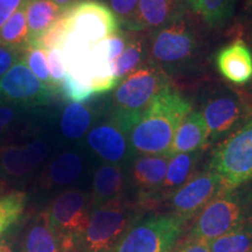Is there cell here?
Instances as JSON below:
<instances>
[{
    "mask_svg": "<svg viewBox=\"0 0 252 252\" xmlns=\"http://www.w3.org/2000/svg\"><path fill=\"white\" fill-rule=\"evenodd\" d=\"M250 108L243 97L232 91L220 94L208 99L201 112L209 137L220 138L229 133L247 119Z\"/></svg>",
    "mask_w": 252,
    "mask_h": 252,
    "instance_id": "7c38bea8",
    "label": "cell"
},
{
    "mask_svg": "<svg viewBox=\"0 0 252 252\" xmlns=\"http://www.w3.org/2000/svg\"><path fill=\"white\" fill-rule=\"evenodd\" d=\"M30 43L24 6L18 9L0 28V46L23 53Z\"/></svg>",
    "mask_w": 252,
    "mask_h": 252,
    "instance_id": "cb8c5ba5",
    "label": "cell"
},
{
    "mask_svg": "<svg viewBox=\"0 0 252 252\" xmlns=\"http://www.w3.org/2000/svg\"><path fill=\"white\" fill-rule=\"evenodd\" d=\"M84 163L76 152L60 153L50 161L40 178V186L45 189L64 187L77 181L83 173Z\"/></svg>",
    "mask_w": 252,
    "mask_h": 252,
    "instance_id": "ffe728a7",
    "label": "cell"
},
{
    "mask_svg": "<svg viewBox=\"0 0 252 252\" xmlns=\"http://www.w3.org/2000/svg\"><path fill=\"white\" fill-rule=\"evenodd\" d=\"M0 252H17L14 249L13 243L8 242L7 239L0 241Z\"/></svg>",
    "mask_w": 252,
    "mask_h": 252,
    "instance_id": "f35d334b",
    "label": "cell"
},
{
    "mask_svg": "<svg viewBox=\"0 0 252 252\" xmlns=\"http://www.w3.org/2000/svg\"><path fill=\"white\" fill-rule=\"evenodd\" d=\"M145 53V42L140 37H131L128 39L127 45L123 53L115 60L112 63V72L115 80L119 82L123 81V78L137 70L140 65L141 60H143Z\"/></svg>",
    "mask_w": 252,
    "mask_h": 252,
    "instance_id": "4316f807",
    "label": "cell"
},
{
    "mask_svg": "<svg viewBox=\"0 0 252 252\" xmlns=\"http://www.w3.org/2000/svg\"><path fill=\"white\" fill-rule=\"evenodd\" d=\"M189 112V99L172 87L166 88L154 97L130 131L131 147L143 156H168L176 128Z\"/></svg>",
    "mask_w": 252,
    "mask_h": 252,
    "instance_id": "6da1fadb",
    "label": "cell"
},
{
    "mask_svg": "<svg viewBox=\"0 0 252 252\" xmlns=\"http://www.w3.org/2000/svg\"><path fill=\"white\" fill-rule=\"evenodd\" d=\"M58 94L55 88L41 82L23 59L0 78V105L2 106L35 108L48 105Z\"/></svg>",
    "mask_w": 252,
    "mask_h": 252,
    "instance_id": "9c48e42d",
    "label": "cell"
},
{
    "mask_svg": "<svg viewBox=\"0 0 252 252\" xmlns=\"http://www.w3.org/2000/svg\"><path fill=\"white\" fill-rule=\"evenodd\" d=\"M93 113L82 103H70L62 113L61 131L68 139H80L90 127Z\"/></svg>",
    "mask_w": 252,
    "mask_h": 252,
    "instance_id": "484cf974",
    "label": "cell"
},
{
    "mask_svg": "<svg viewBox=\"0 0 252 252\" xmlns=\"http://www.w3.org/2000/svg\"><path fill=\"white\" fill-rule=\"evenodd\" d=\"M59 94H61L63 98L71 103L87 102V100H89L94 96L93 91L78 84L74 78L69 76L68 72L64 81L62 82L61 86L59 88Z\"/></svg>",
    "mask_w": 252,
    "mask_h": 252,
    "instance_id": "d6a6232c",
    "label": "cell"
},
{
    "mask_svg": "<svg viewBox=\"0 0 252 252\" xmlns=\"http://www.w3.org/2000/svg\"><path fill=\"white\" fill-rule=\"evenodd\" d=\"M184 223L172 215L139 219L111 252H172Z\"/></svg>",
    "mask_w": 252,
    "mask_h": 252,
    "instance_id": "52a82bcc",
    "label": "cell"
},
{
    "mask_svg": "<svg viewBox=\"0 0 252 252\" xmlns=\"http://www.w3.org/2000/svg\"><path fill=\"white\" fill-rule=\"evenodd\" d=\"M49 147L43 140L36 139L26 145L0 146V176L12 180L27 178L48 156Z\"/></svg>",
    "mask_w": 252,
    "mask_h": 252,
    "instance_id": "4fadbf2b",
    "label": "cell"
},
{
    "mask_svg": "<svg viewBox=\"0 0 252 252\" xmlns=\"http://www.w3.org/2000/svg\"><path fill=\"white\" fill-rule=\"evenodd\" d=\"M249 208L241 194L234 189L222 191L201 210L188 238L209 243L245 223L252 222Z\"/></svg>",
    "mask_w": 252,
    "mask_h": 252,
    "instance_id": "277c9868",
    "label": "cell"
},
{
    "mask_svg": "<svg viewBox=\"0 0 252 252\" xmlns=\"http://www.w3.org/2000/svg\"><path fill=\"white\" fill-rule=\"evenodd\" d=\"M17 119V112L11 106L0 105V138Z\"/></svg>",
    "mask_w": 252,
    "mask_h": 252,
    "instance_id": "74e56055",
    "label": "cell"
},
{
    "mask_svg": "<svg viewBox=\"0 0 252 252\" xmlns=\"http://www.w3.org/2000/svg\"><path fill=\"white\" fill-rule=\"evenodd\" d=\"M236 0H187L191 9L203 19L208 26H223L231 18Z\"/></svg>",
    "mask_w": 252,
    "mask_h": 252,
    "instance_id": "d4e9b609",
    "label": "cell"
},
{
    "mask_svg": "<svg viewBox=\"0 0 252 252\" xmlns=\"http://www.w3.org/2000/svg\"><path fill=\"white\" fill-rule=\"evenodd\" d=\"M181 1H184V2H187V0H181Z\"/></svg>",
    "mask_w": 252,
    "mask_h": 252,
    "instance_id": "7bdbcfd3",
    "label": "cell"
},
{
    "mask_svg": "<svg viewBox=\"0 0 252 252\" xmlns=\"http://www.w3.org/2000/svg\"><path fill=\"white\" fill-rule=\"evenodd\" d=\"M21 58H23V53L0 46V78L4 76L19 60H21Z\"/></svg>",
    "mask_w": 252,
    "mask_h": 252,
    "instance_id": "e575fe53",
    "label": "cell"
},
{
    "mask_svg": "<svg viewBox=\"0 0 252 252\" xmlns=\"http://www.w3.org/2000/svg\"><path fill=\"white\" fill-rule=\"evenodd\" d=\"M90 193L80 189H68L56 196L47 208L52 229L62 245L63 252H71L89 222Z\"/></svg>",
    "mask_w": 252,
    "mask_h": 252,
    "instance_id": "8992f818",
    "label": "cell"
},
{
    "mask_svg": "<svg viewBox=\"0 0 252 252\" xmlns=\"http://www.w3.org/2000/svg\"><path fill=\"white\" fill-rule=\"evenodd\" d=\"M168 160V156H141L132 163L128 180L141 200H150L158 194L165 179Z\"/></svg>",
    "mask_w": 252,
    "mask_h": 252,
    "instance_id": "2e32d148",
    "label": "cell"
},
{
    "mask_svg": "<svg viewBox=\"0 0 252 252\" xmlns=\"http://www.w3.org/2000/svg\"><path fill=\"white\" fill-rule=\"evenodd\" d=\"M244 8L247 12H252V0H245Z\"/></svg>",
    "mask_w": 252,
    "mask_h": 252,
    "instance_id": "b9f144b4",
    "label": "cell"
},
{
    "mask_svg": "<svg viewBox=\"0 0 252 252\" xmlns=\"http://www.w3.org/2000/svg\"><path fill=\"white\" fill-rule=\"evenodd\" d=\"M63 12L68 31L90 45L117 33L121 25L111 9L99 0H78Z\"/></svg>",
    "mask_w": 252,
    "mask_h": 252,
    "instance_id": "30bf717a",
    "label": "cell"
},
{
    "mask_svg": "<svg viewBox=\"0 0 252 252\" xmlns=\"http://www.w3.org/2000/svg\"><path fill=\"white\" fill-rule=\"evenodd\" d=\"M168 87L171 84L166 72L153 63L131 72L113 94V125L124 133L130 132L154 97Z\"/></svg>",
    "mask_w": 252,
    "mask_h": 252,
    "instance_id": "7a4b0ae2",
    "label": "cell"
},
{
    "mask_svg": "<svg viewBox=\"0 0 252 252\" xmlns=\"http://www.w3.org/2000/svg\"><path fill=\"white\" fill-rule=\"evenodd\" d=\"M20 252H63L59 237L50 226L47 209L36 214L25 228Z\"/></svg>",
    "mask_w": 252,
    "mask_h": 252,
    "instance_id": "44dd1931",
    "label": "cell"
},
{
    "mask_svg": "<svg viewBox=\"0 0 252 252\" xmlns=\"http://www.w3.org/2000/svg\"><path fill=\"white\" fill-rule=\"evenodd\" d=\"M127 184L128 175L124 167L105 162L94 172L90 193L91 207L96 208L109 201L122 198Z\"/></svg>",
    "mask_w": 252,
    "mask_h": 252,
    "instance_id": "ac0fdd59",
    "label": "cell"
},
{
    "mask_svg": "<svg viewBox=\"0 0 252 252\" xmlns=\"http://www.w3.org/2000/svg\"><path fill=\"white\" fill-rule=\"evenodd\" d=\"M24 9L32 43L58 20L64 8L60 7L53 0H26Z\"/></svg>",
    "mask_w": 252,
    "mask_h": 252,
    "instance_id": "7402d4cb",
    "label": "cell"
},
{
    "mask_svg": "<svg viewBox=\"0 0 252 252\" xmlns=\"http://www.w3.org/2000/svg\"><path fill=\"white\" fill-rule=\"evenodd\" d=\"M212 252H252V222L207 243Z\"/></svg>",
    "mask_w": 252,
    "mask_h": 252,
    "instance_id": "f1b7e54d",
    "label": "cell"
},
{
    "mask_svg": "<svg viewBox=\"0 0 252 252\" xmlns=\"http://www.w3.org/2000/svg\"><path fill=\"white\" fill-rule=\"evenodd\" d=\"M216 67L230 83L244 86L252 81L251 49L243 40H235L217 53Z\"/></svg>",
    "mask_w": 252,
    "mask_h": 252,
    "instance_id": "9a60e30c",
    "label": "cell"
},
{
    "mask_svg": "<svg viewBox=\"0 0 252 252\" xmlns=\"http://www.w3.org/2000/svg\"><path fill=\"white\" fill-rule=\"evenodd\" d=\"M172 252H212L209 245L204 242L188 238L180 244H176Z\"/></svg>",
    "mask_w": 252,
    "mask_h": 252,
    "instance_id": "8d00e7d4",
    "label": "cell"
},
{
    "mask_svg": "<svg viewBox=\"0 0 252 252\" xmlns=\"http://www.w3.org/2000/svg\"><path fill=\"white\" fill-rule=\"evenodd\" d=\"M186 2L181 0H139L131 23L132 32L159 30L182 18Z\"/></svg>",
    "mask_w": 252,
    "mask_h": 252,
    "instance_id": "5bb4252c",
    "label": "cell"
},
{
    "mask_svg": "<svg viewBox=\"0 0 252 252\" xmlns=\"http://www.w3.org/2000/svg\"><path fill=\"white\" fill-rule=\"evenodd\" d=\"M87 143L90 150L106 163L121 165L130 154L125 133L113 124H102L94 127L87 135Z\"/></svg>",
    "mask_w": 252,
    "mask_h": 252,
    "instance_id": "e0dca14e",
    "label": "cell"
},
{
    "mask_svg": "<svg viewBox=\"0 0 252 252\" xmlns=\"http://www.w3.org/2000/svg\"><path fill=\"white\" fill-rule=\"evenodd\" d=\"M53 1H54L55 4H58L60 7L67 8L68 6L75 4V2L78 1V0H53Z\"/></svg>",
    "mask_w": 252,
    "mask_h": 252,
    "instance_id": "ab89813d",
    "label": "cell"
},
{
    "mask_svg": "<svg viewBox=\"0 0 252 252\" xmlns=\"http://www.w3.org/2000/svg\"><path fill=\"white\" fill-rule=\"evenodd\" d=\"M64 11V9H63ZM68 32L67 27V20H65L64 12L60 15V18L55 21L54 24L47 30L42 35H40L35 41L30 43L28 46L39 47V48L46 50L53 49V48H61L63 40H64L65 34Z\"/></svg>",
    "mask_w": 252,
    "mask_h": 252,
    "instance_id": "4dcf8cb0",
    "label": "cell"
},
{
    "mask_svg": "<svg viewBox=\"0 0 252 252\" xmlns=\"http://www.w3.org/2000/svg\"><path fill=\"white\" fill-rule=\"evenodd\" d=\"M224 190L226 189L222 179L215 172L208 171L193 175L169 196L171 215L186 223Z\"/></svg>",
    "mask_w": 252,
    "mask_h": 252,
    "instance_id": "8fae6325",
    "label": "cell"
},
{
    "mask_svg": "<svg viewBox=\"0 0 252 252\" xmlns=\"http://www.w3.org/2000/svg\"><path fill=\"white\" fill-rule=\"evenodd\" d=\"M198 159V152L178 153L169 157L165 179L158 194L160 197H169L193 176Z\"/></svg>",
    "mask_w": 252,
    "mask_h": 252,
    "instance_id": "603a6c76",
    "label": "cell"
},
{
    "mask_svg": "<svg viewBox=\"0 0 252 252\" xmlns=\"http://www.w3.org/2000/svg\"><path fill=\"white\" fill-rule=\"evenodd\" d=\"M139 0H106V6L118 19L119 24L126 27L133 19Z\"/></svg>",
    "mask_w": 252,
    "mask_h": 252,
    "instance_id": "836d02e7",
    "label": "cell"
},
{
    "mask_svg": "<svg viewBox=\"0 0 252 252\" xmlns=\"http://www.w3.org/2000/svg\"><path fill=\"white\" fill-rule=\"evenodd\" d=\"M27 204V195L24 191L13 190L0 196V241L8 230L18 223Z\"/></svg>",
    "mask_w": 252,
    "mask_h": 252,
    "instance_id": "83f0119b",
    "label": "cell"
},
{
    "mask_svg": "<svg viewBox=\"0 0 252 252\" xmlns=\"http://www.w3.org/2000/svg\"><path fill=\"white\" fill-rule=\"evenodd\" d=\"M138 220L134 208L123 197L93 208L87 228L71 252H111Z\"/></svg>",
    "mask_w": 252,
    "mask_h": 252,
    "instance_id": "3957f363",
    "label": "cell"
},
{
    "mask_svg": "<svg viewBox=\"0 0 252 252\" xmlns=\"http://www.w3.org/2000/svg\"><path fill=\"white\" fill-rule=\"evenodd\" d=\"M208 138L209 131L201 112H189L176 128L168 156L197 152L206 146Z\"/></svg>",
    "mask_w": 252,
    "mask_h": 252,
    "instance_id": "d6986e66",
    "label": "cell"
},
{
    "mask_svg": "<svg viewBox=\"0 0 252 252\" xmlns=\"http://www.w3.org/2000/svg\"><path fill=\"white\" fill-rule=\"evenodd\" d=\"M209 171L222 179L226 190L252 179V119L232 132L214 151Z\"/></svg>",
    "mask_w": 252,
    "mask_h": 252,
    "instance_id": "5b68a950",
    "label": "cell"
},
{
    "mask_svg": "<svg viewBox=\"0 0 252 252\" xmlns=\"http://www.w3.org/2000/svg\"><path fill=\"white\" fill-rule=\"evenodd\" d=\"M6 181L5 179H2L1 176H0V196H2V194H4V191L6 190Z\"/></svg>",
    "mask_w": 252,
    "mask_h": 252,
    "instance_id": "60d3db41",
    "label": "cell"
},
{
    "mask_svg": "<svg viewBox=\"0 0 252 252\" xmlns=\"http://www.w3.org/2000/svg\"><path fill=\"white\" fill-rule=\"evenodd\" d=\"M25 1L26 0H0V28L19 8L23 7Z\"/></svg>",
    "mask_w": 252,
    "mask_h": 252,
    "instance_id": "d590c367",
    "label": "cell"
},
{
    "mask_svg": "<svg viewBox=\"0 0 252 252\" xmlns=\"http://www.w3.org/2000/svg\"><path fill=\"white\" fill-rule=\"evenodd\" d=\"M47 63L53 87L59 91V88L68 72L61 48H53L47 52Z\"/></svg>",
    "mask_w": 252,
    "mask_h": 252,
    "instance_id": "1f68e13d",
    "label": "cell"
},
{
    "mask_svg": "<svg viewBox=\"0 0 252 252\" xmlns=\"http://www.w3.org/2000/svg\"><path fill=\"white\" fill-rule=\"evenodd\" d=\"M197 36L194 27L185 19L153 32L150 42L153 64L160 69H178L196 54Z\"/></svg>",
    "mask_w": 252,
    "mask_h": 252,
    "instance_id": "ba28073f",
    "label": "cell"
},
{
    "mask_svg": "<svg viewBox=\"0 0 252 252\" xmlns=\"http://www.w3.org/2000/svg\"><path fill=\"white\" fill-rule=\"evenodd\" d=\"M21 59H23V61L26 63V65L30 68V70L33 72L41 82H43L47 86L53 87L48 70V63H47L46 50L41 49L39 47L28 46L23 52V58Z\"/></svg>",
    "mask_w": 252,
    "mask_h": 252,
    "instance_id": "f546056e",
    "label": "cell"
}]
</instances>
